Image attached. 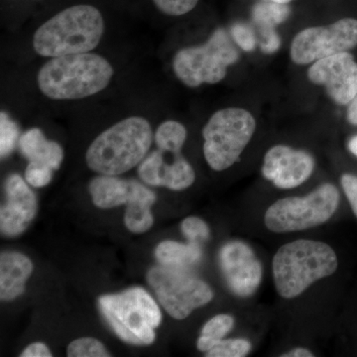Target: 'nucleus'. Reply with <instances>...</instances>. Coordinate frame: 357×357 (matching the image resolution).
Masks as SVG:
<instances>
[{"label": "nucleus", "mask_w": 357, "mask_h": 357, "mask_svg": "<svg viewBox=\"0 0 357 357\" xmlns=\"http://www.w3.org/2000/svg\"><path fill=\"white\" fill-rule=\"evenodd\" d=\"M166 152H152L138 167V175L143 182L155 187H166L173 191H182L194 184L196 174L191 164L177 154L169 161Z\"/></svg>", "instance_id": "nucleus-15"}, {"label": "nucleus", "mask_w": 357, "mask_h": 357, "mask_svg": "<svg viewBox=\"0 0 357 357\" xmlns=\"http://www.w3.org/2000/svg\"><path fill=\"white\" fill-rule=\"evenodd\" d=\"M155 201V192L142 185L135 197L128 204L124 215V223L130 231L143 234L151 229L154 218L150 208Z\"/></svg>", "instance_id": "nucleus-19"}, {"label": "nucleus", "mask_w": 357, "mask_h": 357, "mask_svg": "<svg viewBox=\"0 0 357 357\" xmlns=\"http://www.w3.org/2000/svg\"><path fill=\"white\" fill-rule=\"evenodd\" d=\"M142 184L137 181L122 180L115 176L100 175L89 185V192L98 208H112L128 204L139 191Z\"/></svg>", "instance_id": "nucleus-16"}, {"label": "nucleus", "mask_w": 357, "mask_h": 357, "mask_svg": "<svg viewBox=\"0 0 357 357\" xmlns=\"http://www.w3.org/2000/svg\"><path fill=\"white\" fill-rule=\"evenodd\" d=\"M283 357H312L314 354L309 349H303V347H297L293 351L287 352V354H282Z\"/></svg>", "instance_id": "nucleus-32"}, {"label": "nucleus", "mask_w": 357, "mask_h": 357, "mask_svg": "<svg viewBox=\"0 0 357 357\" xmlns=\"http://www.w3.org/2000/svg\"><path fill=\"white\" fill-rule=\"evenodd\" d=\"M312 84L324 86L340 105H347L357 93V63L349 52H342L312 63L307 70Z\"/></svg>", "instance_id": "nucleus-11"}, {"label": "nucleus", "mask_w": 357, "mask_h": 357, "mask_svg": "<svg viewBox=\"0 0 357 357\" xmlns=\"http://www.w3.org/2000/svg\"><path fill=\"white\" fill-rule=\"evenodd\" d=\"M342 189L351 203L352 211L357 217V177L351 174H344L342 177Z\"/></svg>", "instance_id": "nucleus-29"}, {"label": "nucleus", "mask_w": 357, "mask_h": 357, "mask_svg": "<svg viewBox=\"0 0 357 357\" xmlns=\"http://www.w3.org/2000/svg\"><path fill=\"white\" fill-rule=\"evenodd\" d=\"M33 264L20 252H3L0 256V298L11 301L24 292L26 281L31 276Z\"/></svg>", "instance_id": "nucleus-17"}, {"label": "nucleus", "mask_w": 357, "mask_h": 357, "mask_svg": "<svg viewBox=\"0 0 357 357\" xmlns=\"http://www.w3.org/2000/svg\"><path fill=\"white\" fill-rule=\"evenodd\" d=\"M147 280L160 304L176 319L188 318L213 298L210 286L185 269L161 265L149 270Z\"/></svg>", "instance_id": "nucleus-9"}, {"label": "nucleus", "mask_w": 357, "mask_h": 357, "mask_svg": "<svg viewBox=\"0 0 357 357\" xmlns=\"http://www.w3.org/2000/svg\"><path fill=\"white\" fill-rule=\"evenodd\" d=\"M338 203L337 187L324 184L303 198L291 197L275 202L265 213V225L276 234L312 229L330 220Z\"/></svg>", "instance_id": "nucleus-8"}, {"label": "nucleus", "mask_w": 357, "mask_h": 357, "mask_svg": "<svg viewBox=\"0 0 357 357\" xmlns=\"http://www.w3.org/2000/svg\"><path fill=\"white\" fill-rule=\"evenodd\" d=\"M20 137V129L8 116L6 112H1L0 114V154L1 158L8 156L15 147Z\"/></svg>", "instance_id": "nucleus-25"}, {"label": "nucleus", "mask_w": 357, "mask_h": 357, "mask_svg": "<svg viewBox=\"0 0 357 357\" xmlns=\"http://www.w3.org/2000/svg\"><path fill=\"white\" fill-rule=\"evenodd\" d=\"M114 75L107 59L89 52L52 58L40 69L37 84L51 100H81L103 91Z\"/></svg>", "instance_id": "nucleus-1"}, {"label": "nucleus", "mask_w": 357, "mask_h": 357, "mask_svg": "<svg viewBox=\"0 0 357 357\" xmlns=\"http://www.w3.org/2000/svg\"><path fill=\"white\" fill-rule=\"evenodd\" d=\"M154 138L157 146L162 151L181 153L187 139V129L181 122L167 121L160 124Z\"/></svg>", "instance_id": "nucleus-21"}, {"label": "nucleus", "mask_w": 357, "mask_h": 357, "mask_svg": "<svg viewBox=\"0 0 357 357\" xmlns=\"http://www.w3.org/2000/svg\"><path fill=\"white\" fill-rule=\"evenodd\" d=\"M251 349L248 340L243 338L220 340L206 352L208 357H243L248 356Z\"/></svg>", "instance_id": "nucleus-24"}, {"label": "nucleus", "mask_w": 357, "mask_h": 357, "mask_svg": "<svg viewBox=\"0 0 357 357\" xmlns=\"http://www.w3.org/2000/svg\"><path fill=\"white\" fill-rule=\"evenodd\" d=\"M356 46L357 20L342 18L333 24L307 27L298 33L291 43L290 58L294 64L310 65Z\"/></svg>", "instance_id": "nucleus-10"}, {"label": "nucleus", "mask_w": 357, "mask_h": 357, "mask_svg": "<svg viewBox=\"0 0 357 357\" xmlns=\"http://www.w3.org/2000/svg\"><path fill=\"white\" fill-rule=\"evenodd\" d=\"M102 316L110 328L128 344L149 345L155 340V328L162 321L161 311L143 288L105 295L98 299Z\"/></svg>", "instance_id": "nucleus-5"}, {"label": "nucleus", "mask_w": 357, "mask_h": 357, "mask_svg": "<svg viewBox=\"0 0 357 357\" xmlns=\"http://www.w3.org/2000/svg\"><path fill=\"white\" fill-rule=\"evenodd\" d=\"M155 255L164 266L187 270L199 263L203 255L198 243L183 244L168 241L157 246Z\"/></svg>", "instance_id": "nucleus-20"}, {"label": "nucleus", "mask_w": 357, "mask_h": 357, "mask_svg": "<svg viewBox=\"0 0 357 357\" xmlns=\"http://www.w3.org/2000/svg\"><path fill=\"white\" fill-rule=\"evenodd\" d=\"M239 60V52L229 35L215 30L206 43L181 49L174 56L176 77L189 88L220 83L230 66Z\"/></svg>", "instance_id": "nucleus-7"}, {"label": "nucleus", "mask_w": 357, "mask_h": 357, "mask_svg": "<svg viewBox=\"0 0 357 357\" xmlns=\"http://www.w3.org/2000/svg\"><path fill=\"white\" fill-rule=\"evenodd\" d=\"M220 264L230 290L238 297H249L259 287L261 263L248 244L241 241L225 244L220 249Z\"/></svg>", "instance_id": "nucleus-12"}, {"label": "nucleus", "mask_w": 357, "mask_h": 357, "mask_svg": "<svg viewBox=\"0 0 357 357\" xmlns=\"http://www.w3.org/2000/svg\"><path fill=\"white\" fill-rule=\"evenodd\" d=\"M314 169V159L311 154L286 145H276L265 154L262 174L279 189H293L306 182Z\"/></svg>", "instance_id": "nucleus-13"}, {"label": "nucleus", "mask_w": 357, "mask_h": 357, "mask_svg": "<svg viewBox=\"0 0 357 357\" xmlns=\"http://www.w3.org/2000/svg\"><path fill=\"white\" fill-rule=\"evenodd\" d=\"M234 319L229 314H218L211 319L202 330L201 337L197 342L199 351L208 352L213 345L223 340L234 328Z\"/></svg>", "instance_id": "nucleus-22"}, {"label": "nucleus", "mask_w": 357, "mask_h": 357, "mask_svg": "<svg viewBox=\"0 0 357 357\" xmlns=\"http://www.w3.org/2000/svg\"><path fill=\"white\" fill-rule=\"evenodd\" d=\"M53 169L36 162H29L25 171L26 181L35 188L45 187L51 182Z\"/></svg>", "instance_id": "nucleus-28"}, {"label": "nucleus", "mask_w": 357, "mask_h": 357, "mask_svg": "<svg viewBox=\"0 0 357 357\" xmlns=\"http://www.w3.org/2000/svg\"><path fill=\"white\" fill-rule=\"evenodd\" d=\"M349 151L351 152L354 156L357 157V135L354 136L351 140L349 141Z\"/></svg>", "instance_id": "nucleus-33"}, {"label": "nucleus", "mask_w": 357, "mask_h": 357, "mask_svg": "<svg viewBox=\"0 0 357 357\" xmlns=\"http://www.w3.org/2000/svg\"><path fill=\"white\" fill-rule=\"evenodd\" d=\"M337 266V255L325 243L301 239L286 243L272 262L275 287L281 297L293 299L314 282L335 273Z\"/></svg>", "instance_id": "nucleus-4"}, {"label": "nucleus", "mask_w": 357, "mask_h": 357, "mask_svg": "<svg viewBox=\"0 0 357 357\" xmlns=\"http://www.w3.org/2000/svg\"><path fill=\"white\" fill-rule=\"evenodd\" d=\"M347 105H349L347 112V121H349V123L357 126V93L354 96V100Z\"/></svg>", "instance_id": "nucleus-31"}, {"label": "nucleus", "mask_w": 357, "mask_h": 357, "mask_svg": "<svg viewBox=\"0 0 357 357\" xmlns=\"http://www.w3.org/2000/svg\"><path fill=\"white\" fill-rule=\"evenodd\" d=\"M199 0H153V3L162 13L169 16H182L191 13Z\"/></svg>", "instance_id": "nucleus-27"}, {"label": "nucleus", "mask_w": 357, "mask_h": 357, "mask_svg": "<svg viewBox=\"0 0 357 357\" xmlns=\"http://www.w3.org/2000/svg\"><path fill=\"white\" fill-rule=\"evenodd\" d=\"M181 229L190 243L199 244L210 237L211 232L208 225L199 218H185L181 225Z\"/></svg>", "instance_id": "nucleus-26"}, {"label": "nucleus", "mask_w": 357, "mask_h": 357, "mask_svg": "<svg viewBox=\"0 0 357 357\" xmlns=\"http://www.w3.org/2000/svg\"><path fill=\"white\" fill-rule=\"evenodd\" d=\"M6 194V203L0 210V229L6 236H20L36 215V197L17 174L7 178Z\"/></svg>", "instance_id": "nucleus-14"}, {"label": "nucleus", "mask_w": 357, "mask_h": 357, "mask_svg": "<svg viewBox=\"0 0 357 357\" xmlns=\"http://www.w3.org/2000/svg\"><path fill=\"white\" fill-rule=\"evenodd\" d=\"M21 357H51L52 354L50 349L47 347V345L41 344V342H36V344H30L29 347H26L22 354H20Z\"/></svg>", "instance_id": "nucleus-30"}, {"label": "nucleus", "mask_w": 357, "mask_h": 357, "mask_svg": "<svg viewBox=\"0 0 357 357\" xmlns=\"http://www.w3.org/2000/svg\"><path fill=\"white\" fill-rule=\"evenodd\" d=\"M105 27L102 14L96 7L77 4L40 26L33 37V47L42 57L89 53L100 43Z\"/></svg>", "instance_id": "nucleus-2"}, {"label": "nucleus", "mask_w": 357, "mask_h": 357, "mask_svg": "<svg viewBox=\"0 0 357 357\" xmlns=\"http://www.w3.org/2000/svg\"><path fill=\"white\" fill-rule=\"evenodd\" d=\"M21 153L29 162L43 164L53 170H58L64 159V151L55 141L46 139L41 129L32 128L26 131L20 139Z\"/></svg>", "instance_id": "nucleus-18"}, {"label": "nucleus", "mask_w": 357, "mask_h": 357, "mask_svg": "<svg viewBox=\"0 0 357 357\" xmlns=\"http://www.w3.org/2000/svg\"><path fill=\"white\" fill-rule=\"evenodd\" d=\"M69 357H109L110 354L105 345L93 337H83L74 340L68 347Z\"/></svg>", "instance_id": "nucleus-23"}, {"label": "nucleus", "mask_w": 357, "mask_h": 357, "mask_svg": "<svg viewBox=\"0 0 357 357\" xmlns=\"http://www.w3.org/2000/svg\"><path fill=\"white\" fill-rule=\"evenodd\" d=\"M267 1L273 2V3L282 4V6H285V4L290 3L293 0H267Z\"/></svg>", "instance_id": "nucleus-34"}, {"label": "nucleus", "mask_w": 357, "mask_h": 357, "mask_svg": "<svg viewBox=\"0 0 357 357\" xmlns=\"http://www.w3.org/2000/svg\"><path fill=\"white\" fill-rule=\"evenodd\" d=\"M153 141L147 119L131 116L100 133L86 151L89 168L100 175L119 176L144 160Z\"/></svg>", "instance_id": "nucleus-3"}, {"label": "nucleus", "mask_w": 357, "mask_h": 357, "mask_svg": "<svg viewBox=\"0 0 357 357\" xmlns=\"http://www.w3.org/2000/svg\"><path fill=\"white\" fill-rule=\"evenodd\" d=\"M256 119L249 110L227 107L211 115L203 129L204 155L215 171H225L236 163L252 139Z\"/></svg>", "instance_id": "nucleus-6"}]
</instances>
